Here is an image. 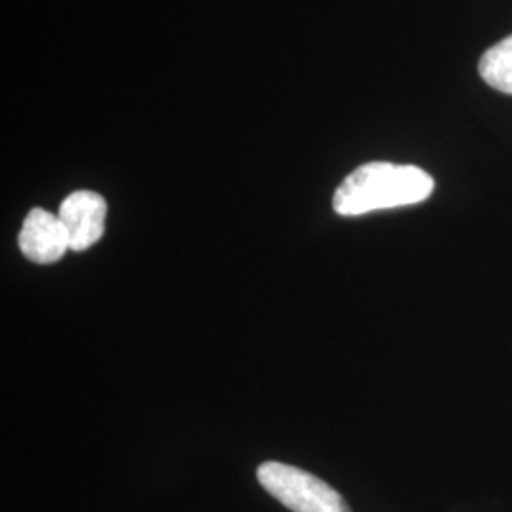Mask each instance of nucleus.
I'll return each instance as SVG.
<instances>
[{
	"label": "nucleus",
	"mask_w": 512,
	"mask_h": 512,
	"mask_svg": "<svg viewBox=\"0 0 512 512\" xmlns=\"http://www.w3.org/2000/svg\"><path fill=\"white\" fill-rule=\"evenodd\" d=\"M57 217L61 220L71 251H86L105 234L107 202L92 190H76L59 205Z\"/></svg>",
	"instance_id": "7ed1b4c3"
},
{
	"label": "nucleus",
	"mask_w": 512,
	"mask_h": 512,
	"mask_svg": "<svg viewBox=\"0 0 512 512\" xmlns=\"http://www.w3.org/2000/svg\"><path fill=\"white\" fill-rule=\"evenodd\" d=\"M260 486L293 512H349L348 503L325 480L281 461L258 467Z\"/></svg>",
	"instance_id": "f03ea898"
},
{
	"label": "nucleus",
	"mask_w": 512,
	"mask_h": 512,
	"mask_svg": "<svg viewBox=\"0 0 512 512\" xmlns=\"http://www.w3.org/2000/svg\"><path fill=\"white\" fill-rule=\"evenodd\" d=\"M433 190V177L416 165L370 162L351 171L336 188L332 207L342 217H359L425 202Z\"/></svg>",
	"instance_id": "f257e3e1"
},
{
	"label": "nucleus",
	"mask_w": 512,
	"mask_h": 512,
	"mask_svg": "<svg viewBox=\"0 0 512 512\" xmlns=\"http://www.w3.org/2000/svg\"><path fill=\"white\" fill-rule=\"evenodd\" d=\"M478 73L490 88L512 95V35L484 52Z\"/></svg>",
	"instance_id": "39448f33"
},
{
	"label": "nucleus",
	"mask_w": 512,
	"mask_h": 512,
	"mask_svg": "<svg viewBox=\"0 0 512 512\" xmlns=\"http://www.w3.org/2000/svg\"><path fill=\"white\" fill-rule=\"evenodd\" d=\"M18 243L19 251L35 264H54L71 249L59 217L40 207L23 220Z\"/></svg>",
	"instance_id": "20e7f679"
}]
</instances>
